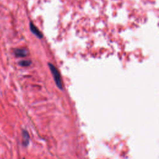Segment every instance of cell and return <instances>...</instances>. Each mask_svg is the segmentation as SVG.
I'll return each instance as SVG.
<instances>
[{
    "label": "cell",
    "mask_w": 159,
    "mask_h": 159,
    "mask_svg": "<svg viewBox=\"0 0 159 159\" xmlns=\"http://www.w3.org/2000/svg\"><path fill=\"white\" fill-rule=\"evenodd\" d=\"M14 53L15 56L18 57H24L27 55V52L26 50L22 49H17L14 51Z\"/></svg>",
    "instance_id": "7a4b0ae2"
},
{
    "label": "cell",
    "mask_w": 159,
    "mask_h": 159,
    "mask_svg": "<svg viewBox=\"0 0 159 159\" xmlns=\"http://www.w3.org/2000/svg\"><path fill=\"white\" fill-rule=\"evenodd\" d=\"M29 139L30 137L28 132L24 129V130H23V144L24 146L26 147L29 145Z\"/></svg>",
    "instance_id": "3957f363"
},
{
    "label": "cell",
    "mask_w": 159,
    "mask_h": 159,
    "mask_svg": "<svg viewBox=\"0 0 159 159\" xmlns=\"http://www.w3.org/2000/svg\"></svg>",
    "instance_id": "8992f818"
},
{
    "label": "cell",
    "mask_w": 159,
    "mask_h": 159,
    "mask_svg": "<svg viewBox=\"0 0 159 159\" xmlns=\"http://www.w3.org/2000/svg\"><path fill=\"white\" fill-rule=\"evenodd\" d=\"M30 29H31V32L34 34L36 35V36L39 37V39H42L43 36H42V34L40 32L38 29L34 26V25L32 23H30Z\"/></svg>",
    "instance_id": "277c9868"
},
{
    "label": "cell",
    "mask_w": 159,
    "mask_h": 159,
    "mask_svg": "<svg viewBox=\"0 0 159 159\" xmlns=\"http://www.w3.org/2000/svg\"><path fill=\"white\" fill-rule=\"evenodd\" d=\"M49 67L50 68V70H51V71L52 72V75L53 77V79L54 81L56 82L57 86L58 87V88L61 89H62V80L61 78V75H60V73L58 72V71L57 70V69L56 68V67L53 66L52 64L51 63H49Z\"/></svg>",
    "instance_id": "6da1fadb"
},
{
    "label": "cell",
    "mask_w": 159,
    "mask_h": 159,
    "mask_svg": "<svg viewBox=\"0 0 159 159\" xmlns=\"http://www.w3.org/2000/svg\"><path fill=\"white\" fill-rule=\"evenodd\" d=\"M31 64V62L29 61H22L19 62V65L22 67H28Z\"/></svg>",
    "instance_id": "5b68a950"
}]
</instances>
